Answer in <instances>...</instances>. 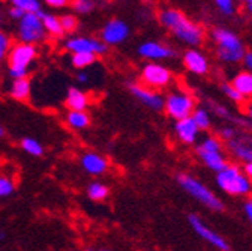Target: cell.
I'll use <instances>...</instances> for the list:
<instances>
[{"instance_id":"cell-6","label":"cell","mask_w":252,"mask_h":251,"mask_svg":"<svg viewBox=\"0 0 252 251\" xmlns=\"http://www.w3.org/2000/svg\"><path fill=\"white\" fill-rule=\"evenodd\" d=\"M164 110L176 122L191 117L195 110V100L185 90H174L164 98Z\"/></svg>"},{"instance_id":"cell-7","label":"cell","mask_w":252,"mask_h":251,"mask_svg":"<svg viewBox=\"0 0 252 251\" xmlns=\"http://www.w3.org/2000/svg\"><path fill=\"white\" fill-rule=\"evenodd\" d=\"M18 38L24 44L35 45L47 38L39 12L38 14H24L18 21Z\"/></svg>"},{"instance_id":"cell-24","label":"cell","mask_w":252,"mask_h":251,"mask_svg":"<svg viewBox=\"0 0 252 251\" xmlns=\"http://www.w3.org/2000/svg\"><path fill=\"white\" fill-rule=\"evenodd\" d=\"M230 150L237 156V158H240L246 163H252V146L251 144H246L240 140H231Z\"/></svg>"},{"instance_id":"cell-37","label":"cell","mask_w":252,"mask_h":251,"mask_svg":"<svg viewBox=\"0 0 252 251\" xmlns=\"http://www.w3.org/2000/svg\"><path fill=\"white\" fill-rule=\"evenodd\" d=\"M44 2L51 8H65L69 3V0H44Z\"/></svg>"},{"instance_id":"cell-9","label":"cell","mask_w":252,"mask_h":251,"mask_svg":"<svg viewBox=\"0 0 252 251\" xmlns=\"http://www.w3.org/2000/svg\"><path fill=\"white\" fill-rule=\"evenodd\" d=\"M188 219H189V224H191V227L194 229V232H195L201 239H204L206 242H209L210 245H213L215 248H218V250H220V251H228V250H230L228 242H227L222 236H220V235H218L216 232H213L198 215L191 214Z\"/></svg>"},{"instance_id":"cell-14","label":"cell","mask_w":252,"mask_h":251,"mask_svg":"<svg viewBox=\"0 0 252 251\" xmlns=\"http://www.w3.org/2000/svg\"><path fill=\"white\" fill-rule=\"evenodd\" d=\"M183 65L195 75H206L209 72V60L197 48H191L183 54Z\"/></svg>"},{"instance_id":"cell-8","label":"cell","mask_w":252,"mask_h":251,"mask_svg":"<svg viewBox=\"0 0 252 251\" xmlns=\"http://www.w3.org/2000/svg\"><path fill=\"white\" fill-rule=\"evenodd\" d=\"M173 74L168 68H165L161 64H156V62H150L146 64L141 70V83L143 86L158 90V89H164L171 83Z\"/></svg>"},{"instance_id":"cell-41","label":"cell","mask_w":252,"mask_h":251,"mask_svg":"<svg viewBox=\"0 0 252 251\" xmlns=\"http://www.w3.org/2000/svg\"><path fill=\"white\" fill-rule=\"evenodd\" d=\"M75 78H77L78 83H87L90 80V75L86 71H78L77 75H75Z\"/></svg>"},{"instance_id":"cell-40","label":"cell","mask_w":252,"mask_h":251,"mask_svg":"<svg viewBox=\"0 0 252 251\" xmlns=\"http://www.w3.org/2000/svg\"><path fill=\"white\" fill-rule=\"evenodd\" d=\"M234 130L233 128H224L222 131H220V137H222L224 140H228V142H231V140H234Z\"/></svg>"},{"instance_id":"cell-36","label":"cell","mask_w":252,"mask_h":251,"mask_svg":"<svg viewBox=\"0 0 252 251\" xmlns=\"http://www.w3.org/2000/svg\"><path fill=\"white\" fill-rule=\"evenodd\" d=\"M212 110L216 116L222 117V119H227L230 116V111L224 107V106H219V104H212Z\"/></svg>"},{"instance_id":"cell-26","label":"cell","mask_w":252,"mask_h":251,"mask_svg":"<svg viewBox=\"0 0 252 251\" xmlns=\"http://www.w3.org/2000/svg\"><path fill=\"white\" fill-rule=\"evenodd\" d=\"M14 8L21 9L24 14H38L41 12V2L39 0H11Z\"/></svg>"},{"instance_id":"cell-15","label":"cell","mask_w":252,"mask_h":251,"mask_svg":"<svg viewBox=\"0 0 252 251\" xmlns=\"http://www.w3.org/2000/svg\"><path fill=\"white\" fill-rule=\"evenodd\" d=\"M81 167L86 173H89L92 176H101L108 170L110 163L105 156H102L99 153L86 152L81 155Z\"/></svg>"},{"instance_id":"cell-2","label":"cell","mask_w":252,"mask_h":251,"mask_svg":"<svg viewBox=\"0 0 252 251\" xmlns=\"http://www.w3.org/2000/svg\"><path fill=\"white\" fill-rule=\"evenodd\" d=\"M212 39L216 47L218 57L227 64H239L242 62L246 50L242 39L228 29L216 27L212 30Z\"/></svg>"},{"instance_id":"cell-5","label":"cell","mask_w":252,"mask_h":251,"mask_svg":"<svg viewBox=\"0 0 252 251\" xmlns=\"http://www.w3.org/2000/svg\"><path fill=\"white\" fill-rule=\"evenodd\" d=\"M177 182L189 196L197 199L201 205L207 206L209 209H212V211H222L224 209L222 202H220L204 183H201L194 176L186 175V173H180L177 176Z\"/></svg>"},{"instance_id":"cell-31","label":"cell","mask_w":252,"mask_h":251,"mask_svg":"<svg viewBox=\"0 0 252 251\" xmlns=\"http://www.w3.org/2000/svg\"><path fill=\"white\" fill-rule=\"evenodd\" d=\"M60 24H62V29L63 32H68V34H72L74 30H77L78 27V20L75 15H71V14H66L60 18Z\"/></svg>"},{"instance_id":"cell-32","label":"cell","mask_w":252,"mask_h":251,"mask_svg":"<svg viewBox=\"0 0 252 251\" xmlns=\"http://www.w3.org/2000/svg\"><path fill=\"white\" fill-rule=\"evenodd\" d=\"M11 47H12V41H11L9 35L0 30V62L6 59Z\"/></svg>"},{"instance_id":"cell-22","label":"cell","mask_w":252,"mask_h":251,"mask_svg":"<svg viewBox=\"0 0 252 251\" xmlns=\"http://www.w3.org/2000/svg\"><path fill=\"white\" fill-rule=\"evenodd\" d=\"M66 123L71 130H86L90 125V116L87 114V111H68Z\"/></svg>"},{"instance_id":"cell-34","label":"cell","mask_w":252,"mask_h":251,"mask_svg":"<svg viewBox=\"0 0 252 251\" xmlns=\"http://www.w3.org/2000/svg\"><path fill=\"white\" fill-rule=\"evenodd\" d=\"M72 6L80 14H89L93 11L94 3L93 0H72Z\"/></svg>"},{"instance_id":"cell-42","label":"cell","mask_w":252,"mask_h":251,"mask_svg":"<svg viewBox=\"0 0 252 251\" xmlns=\"http://www.w3.org/2000/svg\"><path fill=\"white\" fill-rule=\"evenodd\" d=\"M245 214L248 216V219L252 223V199H249L246 203H245Z\"/></svg>"},{"instance_id":"cell-12","label":"cell","mask_w":252,"mask_h":251,"mask_svg":"<svg viewBox=\"0 0 252 251\" xmlns=\"http://www.w3.org/2000/svg\"><path fill=\"white\" fill-rule=\"evenodd\" d=\"M129 90L132 95L141 103L144 104L146 107L152 108V110H156L159 111L164 108V98L162 95L158 90H153V89H149L143 84H138V83H134L129 86Z\"/></svg>"},{"instance_id":"cell-16","label":"cell","mask_w":252,"mask_h":251,"mask_svg":"<svg viewBox=\"0 0 252 251\" xmlns=\"http://www.w3.org/2000/svg\"><path fill=\"white\" fill-rule=\"evenodd\" d=\"M174 131H176L177 139L185 144H194L197 142L198 133H200V130L197 128V125L194 123L192 117L177 120L174 125Z\"/></svg>"},{"instance_id":"cell-46","label":"cell","mask_w":252,"mask_h":251,"mask_svg":"<svg viewBox=\"0 0 252 251\" xmlns=\"http://www.w3.org/2000/svg\"><path fill=\"white\" fill-rule=\"evenodd\" d=\"M248 114H249V117L252 119V104L248 106Z\"/></svg>"},{"instance_id":"cell-3","label":"cell","mask_w":252,"mask_h":251,"mask_svg":"<svg viewBox=\"0 0 252 251\" xmlns=\"http://www.w3.org/2000/svg\"><path fill=\"white\" fill-rule=\"evenodd\" d=\"M36 56H38V50L35 45L24 44V42L14 44L6 56L11 77L14 80L26 78L32 64L36 60Z\"/></svg>"},{"instance_id":"cell-10","label":"cell","mask_w":252,"mask_h":251,"mask_svg":"<svg viewBox=\"0 0 252 251\" xmlns=\"http://www.w3.org/2000/svg\"><path fill=\"white\" fill-rule=\"evenodd\" d=\"M128 36H129V26L119 18L110 20L101 30V41L107 47L119 45L128 39Z\"/></svg>"},{"instance_id":"cell-43","label":"cell","mask_w":252,"mask_h":251,"mask_svg":"<svg viewBox=\"0 0 252 251\" xmlns=\"http://www.w3.org/2000/svg\"><path fill=\"white\" fill-rule=\"evenodd\" d=\"M245 176L252 182V163H246V166H245Z\"/></svg>"},{"instance_id":"cell-44","label":"cell","mask_w":252,"mask_h":251,"mask_svg":"<svg viewBox=\"0 0 252 251\" xmlns=\"http://www.w3.org/2000/svg\"><path fill=\"white\" fill-rule=\"evenodd\" d=\"M242 2L245 3V6L248 8V11L252 14V0H242Z\"/></svg>"},{"instance_id":"cell-19","label":"cell","mask_w":252,"mask_h":251,"mask_svg":"<svg viewBox=\"0 0 252 251\" xmlns=\"http://www.w3.org/2000/svg\"><path fill=\"white\" fill-rule=\"evenodd\" d=\"M200 156V160L213 172L219 173L220 170H224L228 164L225 161V158L222 155H220V152H200L197 153Z\"/></svg>"},{"instance_id":"cell-20","label":"cell","mask_w":252,"mask_h":251,"mask_svg":"<svg viewBox=\"0 0 252 251\" xmlns=\"http://www.w3.org/2000/svg\"><path fill=\"white\" fill-rule=\"evenodd\" d=\"M30 90H32V84H30V80L27 77L26 78H17L11 84L9 95L17 101H27L30 97Z\"/></svg>"},{"instance_id":"cell-23","label":"cell","mask_w":252,"mask_h":251,"mask_svg":"<svg viewBox=\"0 0 252 251\" xmlns=\"http://www.w3.org/2000/svg\"><path fill=\"white\" fill-rule=\"evenodd\" d=\"M108 194H110V188L102 182H92L87 186V196L93 202H102L108 197Z\"/></svg>"},{"instance_id":"cell-35","label":"cell","mask_w":252,"mask_h":251,"mask_svg":"<svg viewBox=\"0 0 252 251\" xmlns=\"http://www.w3.org/2000/svg\"><path fill=\"white\" fill-rule=\"evenodd\" d=\"M220 89H222L224 95H227L231 101H234V103H243V101H245V98L240 95V93H239L230 83H224Z\"/></svg>"},{"instance_id":"cell-17","label":"cell","mask_w":252,"mask_h":251,"mask_svg":"<svg viewBox=\"0 0 252 251\" xmlns=\"http://www.w3.org/2000/svg\"><path fill=\"white\" fill-rule=\"evenodd\" d=\"M89 95L78 89V87H71L66 93V100H65V106L69 111H86V108L89 107Z\"/></svg>"},{"instance_id":"cell-47","label":"cell","mask_w":252,"mask_h":251,"mask_svg":"<svg viewBox=\"0 0 252 251\" xmlns=\"http://www.w3.org/2000/svg\"><path fill=\"white\" fill-rule=\"evenodd\" d=\"M5 236H6V233H5L3 230H0V241H3V239H5Z\"/></svg>"},{"instance_id":"cell-27","label":"cell","mask_w":252,"mask_h":251,"mask_svg":"<svg viewBox=\"0 0 252 251\" xmlns=\"http://www.w3.org/2000/svg\"><path fill=\"white\" fill-rule=\"evenodd\" d=\"M21 149L32 156H42L44 155V146L38 140L30 139V137H26L21 140Z\"/></svg>"},{"instance_id":"cell-1","label":"cell","mask_w":252,"mask_h":251,"mask_svg":"<svg viewBox=\"0 0 252 251\" xmlns=\"http://www.w3.org/2000/svg\"><path fill=\"white\" fill-rule=\"evenodd\" d=\"M159 23L180 42L189 47H200L204 42V30L200 24L189 20L182 11L167 8L159 12Z\"/></svg>"},{"instance_id":"cell-11","label":"cell","mask_w":252,"mask_h":251,"mask_svg":"<svg viewBox=\"0 0 252 251\" xmlns=\"http://www.w3.org/2000/svg\"><path fill=\"white\" fill-rule=\"evenodd\" d=\"M65 48L68 51L74 53H90L94 56H101L108 51V47L101 41L94 38H86V36H75L65 42Z\"/></svg>"},{"instance_id":"cell-45","label":"cell","mask_w":252,"mask_h":251,"mask_svg":"<svg viewBox=\"0 0 252 251\" xmlns=\"http://www.w3.org/2000/svg\"><path fill=\"white\" fill-rule=\"evenodd\" d=\"M87 251H111L108 248H89Z\"/></svg>"},{"instance_id":"cell-18","label":"cell","mask_w":252,"mask_h":251,"mask_svg":"<svg viewBox=\"0 0 252 251\" xmlns=\"http://www.w3.org/2000/svg\"><path fill=\"white\" fill-rule=\"evenodd\" d=\"M243 98H252V72L242 71L230 83Z\"/></svg>"},{"instance_id":"cell-33","label":"cell","mask_w":252,"mask_h":251,"mask_svg":"<svg viewBox=\"0 0 252 251\" xmlns=\"http://www.w3.org/2000/svg\"><path fill=\"white\" fill-rule=\"evenodd\" d=\"M218 9L222 12L224 15H231L236 11V3L234 0H213Z\"/></svg>"},{"instance_id":"cell-30","label":"cell","mask_w":252,"mask_h":251,"mask_svg":"<svg viewBox=\"0 0 252 251\" xmlns=\"http://www.w3.org/2000/svg\"><path fill=\"white\" fill-rule=\"evenodd\" d=\"M200 152H220V142L215 137H207L197 146V153Z\"/></svg>"},{"instance_id":"cell-29","label":"cell","mask_w":252,"mask_h":251,"mask_svg":"<svg viewBox=\"0 0 252 251\" xmlns=\"http://www.w3.org/2000/svg\"><path fill=\"white\" fill-rule=\"evenodd\" d=\"M15 191V183L11 178L2 175L0 176V199H5L12 196Z\"/></svg>"},{"instance_id":"cell-21","label":"cell","mask_w":252,"mask_h":251,"mask_svg":"<svg viewBox=\"0 0 252 251\" xmlns=\"http://www.w3.org/2000/svg\"><path fill=\"white\" fill-rule=\"evenodd\" d=\"M41 15V20H42V24H44V29L45 32L51 36H56V38H60L65 35L62 29V24H60V18L53 15V14H45V12H39Z\"/></svg>"},{"instance_id":"cell-4","label":"cell","mask_w":252,"mask_h":251,"mask_svg":"<svg viewBox=\"0 0 252 251\" xmlns=\"http://www.w3.org/2000/svg\"><path fill=\"white\" fill-rule=\"evenodd\" d=\"M216 185L224 193L233 196H246L252 191V182L236 166H227L216 175Z\"/></svg>"},{"instance_id":"cell-28","label":"cell","mask_w":252,"mask_h":251,"mask_svg":"<svg viewBox=\"0 0 252 251\" xmlns=\"http://www.w3.org/2000/svg\"><path fill=\"white\" fill-rule=\"evenodd\" d=\"M191 117H192L194 123L197 125V128L200 131H206V130L210 128V116H209L207 110H204V108H195L194 113L191 114Z\"/></svg>"},{"instance_id":"cell-48","label":"cell","mask_w":252,"mask_h":251,"mask_svg":"<svg viewBox=\"0 0 252 251\" xmlns=\"http://www.w3.org/2000/svg\"><path fill=\"white\" fill-rule=\"evenodd\" d=\"M3 134H5V131H3V128L0 127V137H3Z\"/></svg>"},{"instance_id":"cell-38","label":"cell","mask_w":252,"mask_h":251,"mask_svg":"<svg viewBox=\"0 0 252 251\" xmlns=\"http://www.w3.org/2000/svg\"><path fill=\"white\" fill-rule=\"evenodd\" d=\"M8 14H9V17H11L12 20H18V21H20V20L23 18V15H24V12H23L21 9L14 8V6H11V8H9Z\"/></svg>"},{"instance_id":"cell-25","label":"cell","mask_w":252,"mask_h":251,"mask_svg":"<svg viewBox=\"0 0 252 251\" xmlns=\"http://www.w3.org/2000/svg\"><path fill=\"white\" fill-rule=\"evenodd\" d=\"M98 56L90 54V53H74L71 56V64L77 70H86L90 65H93L96 62Z\"/></svg>"},{"instance_id":"cell-13","label":"cell","mask_w":252,"mask_h":251,"mask_svg":"<svg viewBox=\"0 0 252 251\" xmlns=\"http://www.w3.org/2000/svg\"><path fill=\"white\" fill-rule=\"evenodd\" d=\"M138 54L143 57V59H149V60H153V62H159V60H165V59H173L177 56V53L162 44V42H158V41H147V42H143L140 47H138Z\"/></svg>"},{"instance_id":"cell-39","label":"cell","mask_w":252,"mask_h":251,"mask_svg":"<svg viewBox=\"0 0 252 251\" xmlns=\"http://www.w3.org/2000/svg\"><path fill=\"white\" fill-rule=\"evenodd\" d=\"M242 60H243V65L246 67V70L249 72H252V51H246Z\"/></svg>"}]
</instances>
